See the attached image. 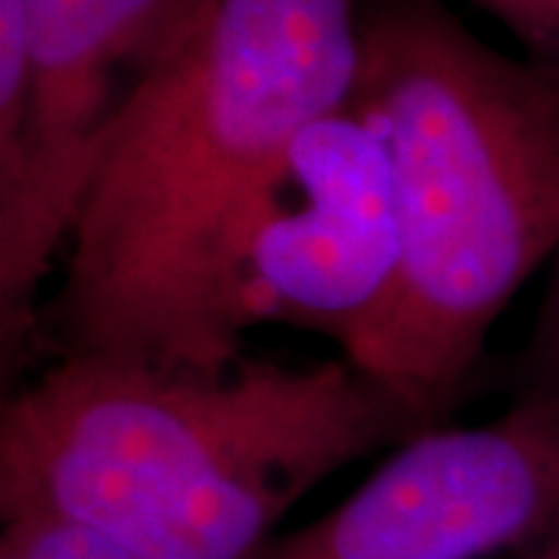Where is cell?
Listing matches in <instances>:
<instances>
[{
    "label": "cell",
    "mask_w": 559,
    "mask_h": 559,
    "mask_svg": "<svg viewBox=\"0 0 559 559\" xmlns=\"http://www.w3.org/2000/svg\"><path fill=\"white\" fill-rule=\"evenodd\" d=\"M399 259L385 146L345 103L305 124L242 202L224 242L227 314L242 340L280 323L345 355L392 296Z\"/></svg>",
    "instance_id": "cell-4"
},
{
    "label": "cell",
    "mask_w": 559,
    "mask_h": 559,
    "mask_svg": "<svg viewBox=\"0 0 559 559\" xmlns=\"http://www.w3.org/2000/svg\"><path fill=\"white\" fill-rule=\"evenodd\" d=\"M209 0H32V84L20 168L0 183V345L38 336V286L62 255L103 124Z\"/></svg>",
    "instance_id": "cell-5"
},
{
    "label": "cell",
    "mask_w": 559,
    "mask_h": 559,
    "mask_svg": "<svg viewBox=\"0 0 559 559\" xmlns=\"http://www.w3.org/2000/svg\"><path fill=\"white\" fill-rule=\"evenodd\" d=\"M360 0H209L103 124L38 336L60 358L221 370L224 242L305 124L348 103Z\"/></svg>",
    "instance_id": "cell-1"
},
{
    "label": "cell",
    "mask_w": 559,
    "mask_h": 559,
    "mask_svg": "<svg viewBox=\"0 0 559 559\" xmlns=\"http://www.w3.org/2000/svg\"><path fill=\"white\" fill-rule=\"evenodd\" d=\"M429 429L345 355L57 358L0 407V516L75 522L134 559H252L314 485Z\"/></svg>",
    "instance_id": "cell-2"
},
{
    "label": "cell",
    "mask_w": 559,
    "mask_h": 559,
    "mask_svg": "<svg viewBox=\"0 0 559 559\" xmlns=\"http://www.w3.org/2000/svg\"><path fill=\"white\" fill-rule=\"evenodd\" d=\"M525 559H559V525L550 535H544Z\"/></svg>",
    "instance_id": "cell-11"
},
{
    "label": "cell",
    "mask_w": 559,
    "mask_h": 559,
    "mask_svg": "<svg viewBox=\"0 0 559 559\" xmlns=\"http://www.w3.org/2000/svg\"><path fill=\"white\" fill-rule=\"evenodd\" d=\"M516 38L522 60L559 81V0H469Z\"/></svg>",
    "instance_id": "cell-9"
},
{
    "label": "cell",
    "mask_w": 559,
    "mask_h": 559,
    "mask_svg": "<svg viewBox=\"0 0 559 559\" xmlns=\"http://www.w3.org/2000/svg\"><path fill=\"white\" fill-rule=\"evenodd\" d=\"M32 84V0H0V183L20 168Z\"/></svg>",
    "instance_id": "cell-7"
},
{
    "label": "cell",
    "mask_w": 559,
    "mask_h": 559,
    "mask_svg": "<svg viewBox=\"0 0 559 559\" xmlns=\"http://www.w3.org/2000/svg\"><path fill=\"white\" fill-rule=\"evenodd\" d=\"M0 559H134L91 528L53 516L3 522Z\"/></svg>",
    "instance_id": "cell-8"
},
{
    "label": "cell",
    "mask_w": 559,
    "mask_h": 559,
    "mask_svg": "<svg viewBox=\"0 0 559 559\" xmlns=\"http://www.w3.org/2000/svg\"><path fill=\"white\" fill-rule=\"evenodd\" d=\"M559 525V382L479 426L404 441L311 525L252 559H485Z\"/></svg>",
    "instance_id": "cell-6"
},
{
    "label": "cell",
    "mask_w": 559,
    "mask_h": 559,
    "mask_svg": "<svg viewBox=\"0 0 559 559\" xmlns=\"http://www.w3.org/2000/svg\"><path fill=\"white\" fill-rule=\"evenodd\" d=\"M348 106L385 146L401 259L345 358L444 426L503 308L559 255V81L444 0H360Z\"/></svg>",
    "instance_id": "cell-3"
},
{
    "label": "cell",
    "mask_w": 559,
    "mask_h": 559,
    "mask_svg": "<svg viewBox=\"0 0 559 559\" xmlns=\"http://www.w3.org/2000/svg\"><path fill=\"white\" fill-rule=\"evenodd\" d=\"M510 389L513 395L557 385L559 382V255L554 264L550 283L544 289L532 333L525 340L520 358L510 364Z\"/></svg>",
    "instance_id": "cell-10"
}]
</instances>
